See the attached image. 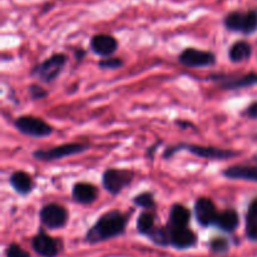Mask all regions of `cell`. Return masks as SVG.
Instances as JSON below:
<instances>
[{
    "instance_id": "6da1fadb",
    "label": "cell",
    "mask_w": 257,
    "mask_h": 257,
    "mask_svg": "<svg viewBox=\"0 0 257 257\" xmlns=\"http://www.w3.org/2000/svg\"><path fill=\"white\" fill-rule=\"evenodd\" d=\"M128 217L119 211H109L100 216L95 225L87 232V241L90 243L100 242L115 237L124 232Z\"/></svg>"
},
{
    "instance_id": "7a4b0ae2",
    "label": "cell",
    "mask_w": 257,
    "mask_h": 257,
    "mask_svg": "<svg viewBox=\"0 0 257 257\" xmlns=\"http://www.w3.org/2000/svg\"><path fill=\"white\" fill-rule=\"evenodd\" d=\"M223 24L231 32L250 35L257 30V9L247 12H231L223 19Z\"/></svg>"
},
{
    "instance_id": "3957f363",
    "label": "cell",
    "mask_w": 257,
    "mask_h": 257,
    "mask_svg": "<svg viewBox=\"0 0 257 257\" xmlns=\"http://www.w3.org/2000/svg\"><path fill=\"white\" fill-rule=\"evenodd\" d=\"M186 150L193 155L198 156L202 158H208V160H227V158L235 157L237 153L230 150H220L215 147H206V146H197V145H178L176 147L168 148L165 153V157H170L177 151Z\"/></svg>"
},
{
    "instance_id": "277c9868",
    "label": "cell",
    "mask_w": 257,
    "mask_h": 257,
    "mask_svg": "<svg viewBox=\"0 0 257 257\" xmlns=\"http://www.w3.org/2000/svg\"><path fill=\"white\" fill-rule=\"evenodd\" d=\"M88 148H89V146L85 145V143H65V145L57 146L52 150H38L33 156L39 161H57L84 152Z\"/></svg>"
},
{
    "instance_id": "5b68a950",
    "label": "cell",
    "mask_w": 257,
    "mask_h": 257,
    "mask_svg": "<svg viewBox=\"0 0 257 257\" xmlns=\"http://www.w3.org/2000/svg\"><path fill=\"white\" fill-rule=\"evenodd\" d=\"M15 127L19 132L30 137H47L53 133L52 125L48 124L45 120L32 115H23L18 118L15 120Z\"/></svg>"
},
{
    "instance_id": "8992f818",
    "label": "cell",
    "mask_w": 257,
    "mask_h": 257,
    "mask_svg": "<svg viewBox=\"0 0 257 257\" xmlns=\"http://www.w3.org/2000/svg\"><path fill=\"white\" fill-rule=\"evenodd\" d=\"M65 63H67V57L64 54H54L44 60L42 64L35 67L33 74L43 82H52L60 74Z\"/></svg>"
},
{
    "instance_id": "52a82bcc",
    "label": "cell",
    "mask_w": 257,
    "mask_h": 257,
    "mask_svg": "<svg viewBox=\"0 0 257 257\" xmlns=\"http://www.w3.org/2000/svg\"><path fill=\"white\" fill-rule=\"evenodd\" d=\"M133 180V172L130 170H117L109 168L103 175V186L112 195H118L124 187H127Z\"/></svg>"
},
{
    "instance_id": "ba28073f",
    "label": "cell",
    "mask_w": 257,
    "mask_h": 257,
    "mask_svg": "<svg viewBox=\"0 0 257 257\" xmlns=\"http://www.w3.org/2000/svg\"><path fill=\"white\" fill-rule=\"evenodd\" d=\"M40 220L43 225L47 226L48 228H60L67 223L68 212L63 206L57 205V203H49L44 206L40 211Z\"/></svg>"
},
{
    "instance_id": "9c48e42d",
    "label": "cell",
    "mask_w": 257,
    "mask_h": 257,
    "mask_svg": "<svg viewBox=\"0 0 257 257\" xmlns=\"http://www.w3.org/2000/svg\"><path fill=\"white\" fill-rule=\"evenodd\" d=\"M180 62L186 67L200 68L208 67L215 64L216 58L212 53L205 52V50L196 49V48H187L180 54Z\"/></svg>"
},
{
    "instance_id": "30bf717a",
    "label": "cell",
    "mask_w": 257,
    "mask_h": 257,
    "mask_svg": "<svg viewBox=\"0 0 257 257\" xmlns=\"http://www.w3.org/2000/svg\"><path fill=\"white\" fill-rule=\"evenodd\" d=\"M195 213L198 223L202 226L215 225L218 216L215 203H213V201L211 198L207 197L198 198L195 205Z\"/></svg>"
},
{
    "instance_id": "8fae6325",
    "label": "cell",
    "mask_w": 257,
    "mask_h": 257,
    "mask_svg": "<svg viewBox=\"0 0 257 257\" xmlns=\"http://www.w3.org/2000/svg\"><path fill=\"white\" fill-rule=\"evenodd\" d=\"M32 246L35 252L43 257H55L59 253V243L55 238L47 233L39 232L32 241Z\"/></svg>"
},
{
    "instance_id": "7c38bea8",
    "label": "cell",
    "mask_w": 257,
    "mask_h": 257,
    "mask_svg": "<svg viewBox=\"0 0 257 257\" xmlns=\"http://www.w3.org/2000/svg\"><path fill=\"white\" fill-rule=\"evenodd\" d=\"M90 48L95 54L109 57L117 50L118 42L109 34H97L90 40Z\"/></svg>"
},
{
    "instance_id": "4fadbf2b",
    "label": "cell",
    "mask_w": 257,
    "mask_h": 257,
    "mask_svg": "<svg viewBox=\"0 0 257 257\" xmlns=\"http://www.w3.org/2000/svg\"><path fill=\"white\" fill-rule=\"evenodd\" d=\"M170 235L171 245L175 246L176 248H180V250L192 247L197 242V236L188 227H170Z\"/></svg>"
},
{
    "instance_id": "5bb4252c",
    "label": "cell",
    "mask_w": 257,
    "mask_h": 257,
    "mask_svg": "<svg viewBox=\"0 0 257 257\" xmlns=\"http://www.w3.org/2000/svg\"><path fill=\"white\" fill-rule=\"evenodd\" d=\"M223 176L230 180H245L257 182V167L253 166L236 165L223 171Z\"/></svg>"
},
{
    "instance_id": "9a60e30c",
    "label": "cell",
    "mask_w": 257,
    "mask_h": 257,
    "mask_svg": "<svg viewBox=\"0 0 257 257\" xmlns=\"http://www.w3.org/2000/svg\"><path fill=\"white\" fill-rule=\"evenodd\" d=\"M73 198L79 203H92L94 202L98 196V190L95 186L87 182H79L73 187Z\"/></svg>"
},
{
    "instance_id": "2e32d148",
    "label": "cell",
    "mask_w": 257,
    "mask_h": 257,
    "mask_svg": "<svg viewBox=\"0 0 257 257\" xmlns=\"http://www.w3.org/2000/svg\"><path fill=\"white\" fill-rule=\"evenodd\" d=\"M240 223L238 213L235 210H225L218 213L215 225L226 232H233Z\"/></svg>"
},
{
    "instance_id": "e0dca14e",
    "label": "cell",
    "mask_w": 257,
    "mask_h": 257,
    "mask_svg": "<svg viewBox=\"0 0 257 257\" xmlns=\"http://www.w3.org/2000/svg\"><path fill=\"white\" fill-rule=\"evenodd\" d=\"M191 220V212L182 205L172 206L170 211V227H187Z\"/></svg>"
},
{
    "instance_id": "ac0fdd59",
    "label": "cell",
    "mask_w": 257,
    "mask_h": 257,
    "mask_svg": "<svg viewBox=\"0 0 257 257\" xmlns=\"http://www.w3.org/2000/svg\"><path fill=\"white\" fill-rule=\"evenodd\" d=\"M10 185L18 193L27 195L33 190L34 183H33L32 177L28 173L23 172V171H18V172H14L10 176Z\"/></svg>"
},
{
    "instance_id": "d6986e66",
    "label": "cell",
    "mask_w": 257,
    "mask_h": 257,
    "mask_svg": "<svg viewBox=\"0 0 257 257\" xmlns=\"http://www.w3.org/2000/svg\"><path fill=\"white\" fill-rule=\"evenodd\" d=\"M251 53H252L251 45L245 40H240L231 45L230 50H228V58L235 63L243 62L251 57Z\"/></svg>"
},
{
    "instance_id": "ffe728a7",
    "label": "cell",
    "mask_w": 257,
    "mask_h": 257,
    "mask_svg": "<svg viewBox=\"0 0 257 257\" xmlns=\"http://www.w3.org/2000/svg\"><path fill=\"white\" fill-rule=\"evenodd\" d=\"M257 84V73H251V74L243 75V77L236 78V79L228 80L223 84L225 89H240V88L250 87V85Z\"/></svg>"
},
{
    "instance_id": "44dd1931",
    "label": "cell",
    "mask_w": 257,
    "mask_h": 257,
    "mask_svg": "<svg viewBox=\"0 0 257 257\" xmlns=\"http://www.w3.org/2000/svg\"><path fill=\"white\" fill-rule=\"evenodd\" d=\"M155 220L156 216L153 212H151V211L143 212L137 220V230L141 233H143V235L148 236L151 233V231L155 228Z\"/></svg>"
},
{
    "instance_id": "7402d4cb",
    "label": "cell",
    "mask_w": 257,
    "mask_h": 257,
    "mask_svg": "<svg viewBox=\"0 0 257 257\" xmlns=\"http://www.w3.org/2000/svg\"><path fill=\"white\" fill-rule=\"evenodd\" d=\"M150 238L155 243L161 246H166L171 243V235H170V228L165 227H155L151 231Z\"/></svg>"
},
{
    "instance_id": "603a6c76",
    "label": "cell",
    "mask_w": 257,
    "mask_h": 257,
    "mask_svg": "<svg viewBox=\"0 0 257 257\" xmlns=\"http://www.w3.org/2000/svg\"><path fill=\"white\" fill-rule=\"evenodd\" d=\"M133 202H135L137 206H140V207L148 208V210L153 208L156 205L155 198H153V195L151 192L140 193V195L136 196L135 200H133Z\"/></svg>"
},
{
    "instance_id": "cb8c5ba5",
    "label": "cell",
    "mask_w": 257,
    "mask_h": 257,
    "mask_svg": "<svg viewBox=\"0 0 257 257\" xmlns=\"http://www.w3.org/2000/svg\"><path fill=\"white\" fill-rule=\"evenodd\" d=\"M210 247H211V250L213 251V252L223 253V252H226V251L228 250V247H230V243H228V241L226 240V238L216 237V238H213L212 241H211Z\"/></svg>"
},
{
    "instance_id": "d4e9b609",
    "label": "cell",
    "mask_w": 257,
    "mask_h": 257,
    "mask_svg": "<svg viewBox=\"0 0 257 257\" xmlns=\"http://www.w3.org/2000/svg\"><path fill=\"white\" fill-rule=\"evenodd\" d=\"M99 68L102 69H118L123 65V62L119 58H107V59H103L99 62Z\"/></svg>"
},
{
    "instance_id": "484cf974",
    "label": "cell",
    "mask_w": 257,
    "mask_h": 257,
    "mask_svg": "<svg viewBox=\"0 0 257 257\" xmlns=\"http://www.w3.org/2000/svg\"><path fill=\"white\" fill-rule=\"evenodd\" d=\"M7 257H30V255L24 250V248L20 247L19 245L13 243V245L8 246Z\"/></svg>"
},
{
    "instance_id": "4316f807",
    "label": "cell",
    "mask_w": 257,
    "mask_h": 257,
    "mask_svg": "<svg viewBox=\"0 0 257 257\" xmlns=\"http://www.w3.org/2000/svg\"><path fill=\"white\" fill-rule=\"evenodd\" d=\"M29 92H30V95H32L33 99H43V98L47 97V94H48V93L45 92L42 87H40V85H37V84L30 85Z\"/></svg>"
},
{
    "instance_id": "83f0119b",
    "label": "cell",
    "mask_w": 257,
    "mask_h": 257,
    "mask_svg": "<svg viewBox=\"0 0 257 257\" xmlns=\"http://www.w3.org/2000/svg\"><path fill=\"white\" fill-rule=\"evenodd\" d=\"M246 220H247V223H257V198L251 202Z\"/></svg>"
},
{
    "instance_id": "f1b7e54d",
    "label": "cell",
    "mask_w": 257,
    "mask_h": 257,
    "mask_svg": "<svg viewBox=\"0 0 257 257\" xmlns=\"http://www.w3.org/2000/svg\"><path fill=\"white\" fill-rule=\"evenodd\" d=\"M246 235L250 240L257 241V223H247L246 226Z\"/></svg>"
},
{
    "instance_id": "f546056e",
    "label": "cell",
    "mask_w": 257,
    "mask_h": 257,
    "mask_svg": "<svg viewBox=\"0 0 257 257\" xmlns=\"http://www.w3.org/2000/svg\"><path fill=\"white\" fill-rule=\"evenodd\" d=\"M246 114L251 118H257V102L248 105V108L246 109Z\"/></svg>"
}]
</instances>
